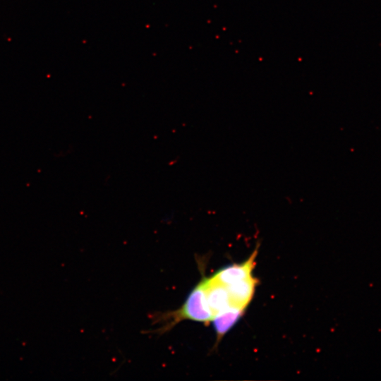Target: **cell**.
<instances>
[{
  "mask_svg": "<svg viewBox=\"0 0 381 381\" xmlns=\"http://www.w3.org/2000/svg\"><path fill=\"white\" fill-rule=\"evenodd\" d=\"M205 294L209 308L213 314L225 310L231 306L230 296L226 285L211 277H205Z\"/></svg>",
  "mask_w": 381,
  "mask_h": 381,
  "instance_id": "3957f363",
  "label": "cell"
},
{
  "mask_svg": "<svg viewBox=\"0 0 381 381\" xmlns=\"http://www.w3.org/2000/svg\"><path fill=\"white\" fill-rule=\"evenodd\" d=\"M258 247L246 260L224 267L211 278L224 285H229L251 277L255 265Z\"/></svg>",
  "mask_w": 381,
  "mask_h": 381,
  "instance_id": "7a4b0ae2",
  "label": "cell"
},
{
  "mask_svg": "<svg viewBox=\"0 0 381 381\" xmlns=\"http://www.w3.org/2000/svg\"><path fill=\"white\" fill-rule=\"evenodd\" d=\"M258 282V279L251 276L247 279L226 285L231 306L246 309L254 296L255 287Z\"/></svg>",
  "mask_w": 381,
  "mask_h": 381,
  "instance_id": "277c9868",
  "label": "cell"
},
{
  "mask_svg": "<svg viewBox=\"0 0 381 381\" xmlns=\"http://www.w3.org/2000/svg\"><path fill=\"white\" fill-rule=\"evenodd\" d=\"M245 309L231 306L214 315L212 322L215 330L217 344L223 337L236 324L244 313Z\"/></svg>",
  "mask_w": 381,
  "mask_h": 381,
  "instance_id": "5b68a950",
  "label": "cell"
},
{
  "mask_svg": "<svg viewBox=\"0 0 381 381\" xmlns=\"http://www.w3.org/2000/svg\"><path fill=\"white\" fill-rule=\"evenodd\" d=\"M161 320L167 322L159 331L164 332L169 330L175 325L183 320H190L208 325L213 319L206 299L205 277L193 289L182 306L175 311L164 314Z\"/></svg>",
  "mask_w": 381,
  "mask_h": 381,
  "instance_id": "6da1fadb",
  "label": "cell"
}]
</instances>
